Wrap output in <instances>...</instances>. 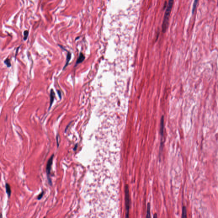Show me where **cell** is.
<instances>
[{
  "label": "cell",
  "mask_w": 218,
  "mask_h": 218,
  "mask_svg": "<svg viewBox=\"0 0 218 218\" xmlns=\"http://www.w3.org/2000/svg\"><path fill=\"white\" fill-rule=\"evenodd\" d=\"M173 0H170L169 1L167 8L166 10L165 16L164 18V22L163 23V29L164 31H165L167 29V26H168V23L169 18L170 16L171 10L172 9V6L173 5Z\"/></svg>",
  "instance_id": "1"
},
{
  "label": "cell",
  "mask_w": 218,
  "mask_h": 218,
  "mask_svg": "<svg viewBox=\"0 0 218 218\" xmlns=\"http://www.w3.org/2000/svg\"><path fill=\"white\" fill-rule=\"evenodd\" d=\"M130 205V198L128 186L126 185L125 187V218H129V209Z\"/></svg>",
  "instance_id": "2"
},
{
  "label": "cell",
  "mask_w": 218,
  "mask_h": 218,
  "mask_svg": "<svg viewBox=\"0 0 218 218\" xmlns=\"http://www.w3.org/2000/svg\"><path fill=\"white\" fill-rule=\"evenodd\" d=\"M53 157H54V155H53L51 156V157L50 158V159H49L47 163L46 167V171L47 176H48V178H49V181H50V178H49V175L50 173V171H51V167L52 165L53 162Z\"/></svg>",
  "instance_id": "3"
},
{
  "label": "cell",
  "mask_w": 218,
  "mask_h": 218,
  "mask_svg": "<svg viewBox=\"0 0 218 218\" xmlns=\"http://www.w3.org/2000/svg\"><path fill=\"white\" fill-rule=\"evenodd\" d=\"M58 45H59V46H60V47H61V48L63 49L64 50H65V51H67V52L66 61V63H65V65L64 66V67H63V70H65V68H66V67L68 66L69 63V62H70V60L71 59L72 54L71 53H70V51H67V50H66L65 49L63 48V47H62V46L59 45V44Z\"/></svg>",
  "instance_id": "4"
},
{
  "label": "cell",
  "mask_w": 218,
  "mask_h": 218,
  "mask_svg": "<svg viewBox=\"0 0 218 218\" xmlns=\"http://www.w3.org/2000/svg\"><path fill=\"white\" fill-rule=\"evenodd\" d=\"M85 56L83 54V53L80 52L79 53V57L76 60V61L74 67H76L79 64V63H81L85 60Z\"/></svg>",
  "instance_id": "5"
},
{
  "label": "cell",
  "mask_w": 218,
  "mask_h": 218,
  "mask_svg": "<svg viewBox=\"0 0 218 218\" xmlns=\"http://www.w3.org/2000/svg\"><path fill=\"white\" fill-rule=\"evenodd\" d=\"M55 97V93L53 89H51L50 90V106L49 109L51 108V106L54 100Z\"/></svg>",
  "instance_id": "6"
},
{
  "label": "cell",
  "mask_w": 218,
  "mask_h": 218,
  "mask_svg": "<svg viewBox=\"0 0 218 218\" xmlns=\"http://www.w3.org/2000/svg\"><path fill=\"white\" fill-rule=\"evenodd\" d=\"M181 218H187V209H186V207L185 206H184L182 207Z\"/></svg>",
  "instance_id": "7"
},
{
  "label": "cell",
  "mask_w": 218,
  "mask_h": 218,
  "mask_svg": "<svg viewBox=\"0 0 218 218\" xmlns=\"http://www.w3.org/2000/svg\"><path fill=\"white\" fill-rule=\"evenodd\" d=\"M151 214H150V203L147 204V215L146 218H151Z\"/></svg>",
  "instance_id": "8"
},
{
  "label": "cell",
  "mask_w": 218,
  "mask_h": 218,
  "mask_svg": "<svg viewBox=\"0 0 218 218\" xmlns=\"http://www.w3.org/2000/svg\"><path fill=\"white\" fill-rule=\"evenodd\" d=\"M198 0H194V2H193V6H192V14H193V13L195 12V10H196V8H197V4H198Z\"/></svg>",
  "instance_id": "9"
},
{
  "label": "cell",
  "mask_w": 218,
  "mask_h": 218,
  "mask_svg": "<svg viewBox=\"0 0 218 218\" xmlns=\"http://www.w3.org/2000/svg\"><path fill=\"white\" fill-rule=\"evenodd\" d=\"M4 63L6 65V67H8V68H9V67H11V62H10V60L8 58H7V59H6L4 61Z\"/></svg>",
  "instance_id": "10"
},
{
  "label": "cell",
  "mask_w": 218,
  "mask_h": 218,
  "mask_svg": "<svg viewBox=\"0 0 218 218\" xmlns=\"http://www.w3.org/2000/svg\"><path fill=\"white\" fill-rule=\"evenodd\" d=\"M6 193L8 194V197H9L11 195V191L10 186L8 184H6Z\"/></svg>",
  "instance_id": "11"
},
{
  "label": "cell",
  "mask_w": 218,
  "mask_h": 218,
  "mask_svg": "<svg viewBox=\"0 0 218 218\" xmlns=\"http://www.w3.org/2000/svg\"><path fill=\"white\" fill-rule=\"evenodd\" d=\"M29 32L27 30H25V31L23 32V40L25 41L27 40L29 36Z\"/></svg>",
  "instance_id": "12"
},
{
  "label": "cell",
  "mask_w": 218,
  "mask_h": 218,
  "mask_svg": "<svg viewBox=\"0 0 218 218\" xmlns=\"http://www.w3.org/2000/svg\"><path fill=\"white\" fill-rule=\"evenodd\" d=\"M58 93V95H59V98L60 99H61V92H60V90H58L57 91Z\"/></svg>",
  "instance_id": "13"
},
{
  "label": "cell",
  "mask_w": 218,
  "mask_h": 218,
  "mask_svg": "<svg viewBox=\"0 0 218 218\" xmlns=\"http://www.w3.org/2000/svg\"><path fill=\"white\" fill-rule=\"evenodd\" d=\"M43 193H41V194H40V195H39L38 198L39 199H41V198H42V197H43Z\"/></svg>",
  "instance_id": "14"
},
{
  "label": "cell",
  "mask_w": 218,
  "mask_h": 218,
  "mask_svg": "<svg viewBox=\"0 0 218 218\" xmlns=\"http://www.w3.org/2000/svg\"><path fill=\"white\" fill-rule=\"evenodd\" d=\"M153 218H157V216L156 215V214H155V215H154Z\"/></svg>",
  "instance_id": "15"
},
{
  "label": "cell",
  "mask_w": 218,
  "mask_h": 218,
  "mask_svg": "<svg viewBox=\"0 0 218 218\" xmlns=\"http://www.w3.org/2000/svg\"><path fill=\"white\" fill-rule=\"evenodd\" d=\"M77 147V145H76V147ZM74 148H75L74 149V150H75V147Z\"/></svg>",
  "instance_id": "16"
},
{
  "label": "cell",
  "mask_w": 218,
  "mask_h": 218,
  "mask_svg": "<svg viewBox=\"0 0 218 218\" xmlns=\"http://www.w3.org/2000/svg\"></svg>",
  "instance_id": "17"
},
{
  "label": "cell",
  "mask_w": 218,
  "mask_h": 218,
  "mask_svg": "<svg viewBox=\"0 0 218 218\" xmlns=\"http://www.w3.org/2000/svg\"></svg>",
  "instance_id": "18"
}]
</instances>
